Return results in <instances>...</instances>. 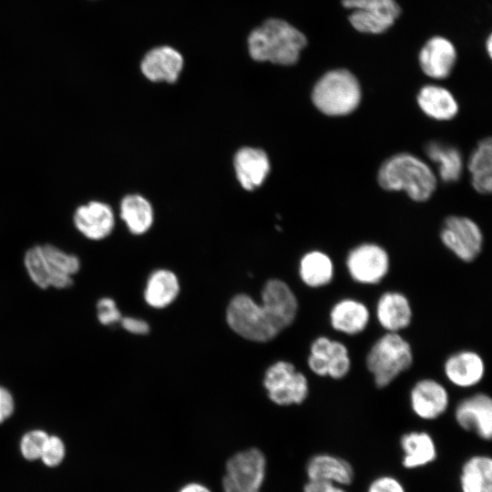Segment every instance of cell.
Here are the masks:
<instances>
[{"mask_svg": "<svg viewBox=\"0 0 492 492\" xmlns=\"http://www.w3.org/2000/svg\"><path fill=\"white\" fill-rule=\"evenodd\" d=\"M305 45L303 34L281 19L267 20L248 38L249 52L254 60L285 66L297 62Z\"/></svg>", "mask_w": 492, "mask_h": 492, "instance_id": "1", "label": "cell"}, {"mask_svg": "<svg viewBox=\"0 0 492 492\" xmlns=\"http://www.w3.org/2000/svg\"><path fill=\"white\" fill-rule=\"evenodd\" d=\"M378 182L386 190H404L415 201H425L436 188V178L421 159L399 153L386 159L379 169Z\"/></svg>", "mask_w": 492, "mask_h": 492, "instance_id": "2", "label": "cell"}, {"mask_svg": "<svg viewBox=\"0 0 492 492\" xmlns=\"http://www.w3.org/2000/svg\"><path fill=\"white\" fill-rule=\"evenodd\" d=\"M414 361L411 344L399 333L379 337L369 349L365 364L377 387L384 388L408 370Z\"/></svg>", "mask_w": 492, "mask_h": 492, "instance_id": "3", "label": "cell"}, {"mask_svg": "<svg viewBox=\"0 0 492 492\" xmlns=\"http://www.w3.org/2000/svg\"><path fill=\"white\" fill-rule=\"evenodd\" d=\"M312 99L322 113L328 116H344L358 107L361 100L360 85L350 71L332 70L315 84Z\"/></svg>", "mask_w": 492, "mask_h": 492, "instance_id": "4", "label": "cell"}, {"mask_svg": "<svg viewBox=\"0 0 492 492\" xmlns=\"http://www.w3.org/2000/svg\"><path fill=\"white\" fill-rule=\"evenodd\" d=\"M226 320L236 333L250 341L268 342L280 333L265 307L243 293L230 302Z\"/></svg>", "mask_w": 492, "mask_h": 492, "instance_id": "5", "label": "cell"}, {"mask_svg": "<svg viewBox=\"0 0 492 492\" xmlns=\"http://www.w3.org/2000/svg\"><path fill=\"white\" fill-rule=\"evenodd\" d=\"M263 384L269 398L279 405H301L309 394L307 377L287 361L272 364L265 373Z\"/></svg>", "mask_w": 492, "mask_h": 492, "instance_id": "6", "label": "cell"}, {"mask_svg": "<svg viewBox=\"0 0 492 492\" xmlns=\"http://www.w3.org/2000/svg\"><path fill=\"white\" fill-rule=\"evenodd\" d=\"M342 3L345 8L354 10L349 21L362 33H383L400 15V7L395 0H343Z\"/></svg>", "mask_w": 492, "mask_h": 492, "instance_id": "7", "label": "cell"}, {"mask_svg": "<svg viewBox=\"0 0 492 492\" xmlns=\"http://www.w3.org/2000/svg\"><path fill=\"white\" fill-rule=\"evenodd\" d=\"M307 364L318 376L339 380L348 374L352 362L349 350L343 343L322 335L312 343Z\"/></svg>", "mask_w": 492, "mask_h": 492, "instance_id": "8", "label": "cell"}, {"mask_svg": "<svg viewBox=\"0 0 492 492\" xmlns=\"http://www.w3.org/2000/svg\"><path fill=\"white\" fill-rule=\"evenodd\" d=\"M346 267L350 277L360 284H377L388 273L390 260L387 252L374 243H364L347 255Z\"/></svg>", "mask_w": 492, "mask_h": 492, "instance_id": "9", "label": "cell"}, {"mask_svg": "<svg viewBox=\"0 0 492 492\" xmlns=\"http://www.w3.org/2000/svg\"><path fill=\"white\" fill-rule=\"evenodd\" d=\"M440 236L445 246L463 261H472L482 249L483 236L478 225L466 217H448Z\"/></svg>", "mask_w": 492, "mask_h": 492, "instance_id": "10", "label": "cell"}, {"mask_svg": "<svg viewBox=\"0 0 492 492\" xmlns=\"http://www.w3.org/2000/svg\"><path fill=\"white\" fill-rule=\"evenodd\" d=\"M457 425L474 432L484 440L492 436V399L485 393H476L462 399L455 410Z\"/></svg>", "mask_w": 492, "mask_h": 492, "instance_id": "11", "label": "cell"}, {"mask_svg": "<svg viewBox=\"0 0 492 492\" xmlns=\"http://www.w3.org/2000/svg\"><path fill=\"white\" fill-rule=\"evenodd\" d=\"M266 473V459L261 451L249 448L232 456L226 463V475L236 486L259 491Z\"/></svg>", "mask_w": 492, "mask_h": 492, "instance_id": "12", "label": "cell"}, {"mask_svg": "<svg viewBox=\"0 0 492 492\" xmlns=\"http://www.w3.org/2000/svg\"><path fill=\"white\" fill-rule=\"evenodd\" d=\"M446 388L432 378L418 380L409 394L410 406L414 414L423 420L440 417L449 406Z\"/></svg>", "mask_w": 492, "mask_h": 492, "instance_id": "13", "label": "cell"}, {"mask_svg": "<svg viewBox=\"0 0 492 492\" xmlns=\"http://www.w3.org/2000/svg\"><path fill=\"white\" fill-rule=\"evenodd\" d=\"M261 299L279 332L292 324L297 313L298 302L287 283L277 279L268 281L261 291Z\"/></svg>", "mask_w": 492, "mask_h": 492, "instance_id": "14", "label": "cell"}, {"mask_svg": "<svg viewBox=\"0 0 492 492\" xmlns=\"http://www.w3.org/2000/svg\"><path fill=\"white\" fill-rule=\"evenodd\" d=\"M486 364L482 356L472 350H461L450 354L444 363V374L455 386L469 388L483 379Z\"/></svg>", "mask_w": 492, "mask_h": 492, "instance_id": "15", "label": "cell"}, {"mask_svg": "<svg viewBox=\"0 0 492 492\" xmlns=\"http://www.w3.org/2000/svg\"><path fill=\"white\" fill-rule=\"evenodd\" d=\"M76 228L89 240L108 237L115 225L111 207L101 201H89L77 207L73 217Z\"/></svg>", "mask_w": 492, "mask_h": 492, "instance_id": "16", "label": "cell"}, {"mask_svg": "<svg viewBox=\"0 0 492 492\" xmlns=\"http://www.w3.org/2000/svg\"><path fill=\"white\" fill-rule=\"evenodd\" d=\"M377 322L388 333H399L407 328L413 318V310L408 298L397 291H387L376 302Z\"/></svg>", "mask_w": 492, "mask_h": 492, "instance_id": "17", "label": "cell"}, {"mask_svg": "<svg viewBox=\"0 0 492 492\" xmlns=\"http://www.w3.org/2000/svg\"><path fill=\"white\" fill-rule=\"evenodd\" d=\"M371 313L365 303L354 298L337 301L329 312L332 328L341 333L356 335L368 326Z\"/></svg>", "mask_w": 492, "mask_h": 492, "instance_id": "18", "label": "cell"}, {"mask_svg": "<svg viewBox=\"0 0 492 492\" xmlns=\"http://www.w3.org/2000/svg\"><path fill=\"white\" fill-rule=\"evenodd\" d=\"M456 58L453 44L445 37L435 36L429 39L419 55L423 72L433 78H445L449 76Z\"/></svg>", "mask_w": 492, "mask_h": 492, "instance_id": "19", "label": "cell"}, {"mask_svg": "<svg viewBox=\"0 0 492 492\" xmlns=\"http://www.w3.org/2000/svg\"><path fill=\"white\" fill-rule=\"evenodd\" d=\"M234 169L241 187L252 190L261 186L268 176L270 161L263 150L245 147L235 154Z\"/></svg>", "mask_w": 492, "mask_h": 492, "instance_id": "20", "label": "cell"}, {"mask_svg": "<svg viewBox=\"0 0 492 492\" xmlns=\"http://www.w3.org/2000/svg\"><path fill=\"white\" fill-rule=\"evenodd\" d=\"M183 66L181 55L169 46L150 50L141 62V71L151 81L173 83Z\"/></svg>", "mask_w": 492, "mask_h": 492, "instance_id": "21", "label": "cell"}, {"mask_svg": "<svg viewBox=\"0 0 492 492\" xmlns=\"http://www.w3.org/2000/svg\"><path fill=\"white\" fill-rule=\"evenodd\" d=\"M306 475L308 480L329 481L345 487L353 483L354 471L347 460L323 453L309 459Z\"/></svg>", "mask_w": 492, "mask_h": 492, "instance_id": "22", "label": "cell"}, {"mask_svg": "<svg viewBox=\"0 0 492 492\" xmlns=\"http://www.w3.org/2000/svg\"><path fill=\"white\" fill-rule=\"evenodd\" d=\"M400 446L403 451L402 465L407 469L425 466L437 456L435 440L425 431L404 434L400 438Z\"/></svg>", "mask_w": 492, "mask_h": 492, "instance_id": "23", "label": "cell"}, {"mask_svg": "<svg viewBox=\"0 0 492 492\" xmlns=\"http://www.w3.org/2000/svg\"><path fill=\"white\" fill-rule=\"evenodd\" d=\"M461 492H492V459L476 455L467 458L459 476Z\"/></svg>", "mask_w": 492, "mask_h": 492, "instance_id": "24", "label": "cell"}, {"mask_svg": "<svg viewBox=\"0 0 492 492\" xmlns=\"http://www.w3.org/2000/svg\"><path fill=\"white\" fill-rule=\"evenodd\" d=\"M417 103L425 115L437 120H449L458 111L453 95L438 86L427 85L422 87L417 96Z\"/></svg>", "mask_w": 492, "mask_h": 492, "instance_id": "25", "label": "cell"}, {"mask_svg": "<svg viewBox=\"0 0 492 492\" xmlns=\"http://www.w3.org/2000/svg\"><path fill=\"white\" fill-rule=\"evenodd\" d=\"M41 247L51 272V286L64 289L72 285V275L76 274L80 268L79 259L52 244H45Z\"/></svg>", "mask_w": 492, "mask_h": 492, "instance_id": "26", "label": "cell"}, {"mask_svg": "<svg viewBox=\"0 0 492 492\" xmlns=\"http://www.w3.org/2000/svg\"><path fill=\"white\" fill-rule=\"evenodd\" d=\"M299 273L303 283L311 288L328 285L334 275L332 259L324 252L312 251L300 261Z\"/></svg>", "mask_w": 492, "mask_h": 492, "instance_id": "27", "label": "cell"}, {"mask_svg": "<svg viewBox=\"0 0 492 492\" xmlns=\"http://www.w3.org/2000/svg\"><path fill=\"white\" fill-rule=\"evenodd\" d=\"M179 284L177 276L169 270L155 271L149 278L144 292L145 301L154 308L169 305L178 296Z\"/></svg>", "mask_w": 492, "mask_h": 492, "instance_id": "28", "label": "cell"}, {"mask_svg": "<svg viewBox=\"0 0 492 492\" xmlns=\"http://www.w3.org/2000/svg\"><path fill=\"white\" fill-rule=\"evenodd\" d=\"M120 217L133 234H143L152 225L153 210L141 195L129 194L120 203Z\"/></svg>", "mask_w": 492, "mask_h": 492, "instance_id": "29", "label": "cell"}, {"mask_svg": "<svg viewBox=\"0 0 492 492\" xmlns=\"http://www.w3.org/2000/svg\"><path fill=\"white\" fill-rule=\"evenodd\" d=\"M491 157V138H487L478 143L468 161L472 185L477 192L482 194L489 193L492 189Z\"/></svg>", "mask_w": 492, "mask_h": 492, "instance_id": "30", "label": "cell"}, {"mask_svg": "<svg viewBox=\"0 0 492 492\" xmlns=\"http://www.w3.org/2000/svg\"><path fill=\"white\" fill-rule=\"evenodd\" d=\"M428 158L438 165L439 176L445 182L456 181L462 172L463 160L459 150L436 141L427 144Z\"/></svg>", "mask_w": 492, "mask_h": 492, "instance_id": "31", "label": "cell"}, {"mask_svg": "<svg viewBox=\"0 0 492 492\" xmlns=\"http://www.w3.org/2000/svg\"><path fill=\"white\" fill-rule=\"evenodd\" d=\"M24 262L27 273L35 284L42 289L51 286L52 276L41 245L30 248L26 252Z\"/></svg>", "mask_w": 492, "mask_h": 492, "instance_id": "32", "label": "cell"}, {"mask_svg": "<svg viewBox=\"0 0 492 492\" xmlns=\"http://www.w3.org/2000/svg\"><path fill=\"white\" fill-rule=\"evenodd\" d=\"M48 435L43 430L27 432L21 439L20 450L28 460L39 459Z\"/></svg>", "mask_w": 492, "mask_h": 492, "instance_id": "33", "label": "cell"}, {"mask_svg": "<svg viewBox=\"0 0 492 492\" xmlns=\"http://www.w3.org/2000/svg\"><path fill=\"white\" fill-rule=\"evenodd\" d=\"M65 456V446L62 440L55 436H48L40 459L48 466H56L59 465Z\"/></svg>", "mask_w": 492, "mask_h": 492, "instance_id": "34", "label": "cell"}, {"mask_svg": "<svg viewBox=\"0 0 492 492\" xmlns=\"http://www.w3.org/2000/svg\"><path fill=\"white\" fill-rule=\"evenodd\" d=\"M97 318L100 323L109 325L120 322L121 313L111 298H102L97 302Z\"/></svg>", "mask_w": 492, "mask_h": 492, "instance_id": "35", "label": "cell"}, {"mask_svg": "<svg viewBox=\"0 0 492 492\" xmlns=\"http://www.w3.org/2000/svg\"><path fill=\"white\" fill-rule=\"evenodd\" d=\"M367 492H406L404 485L395 477L381 476L369 485Z\"/></svg>", "mask_w": 492, "mask_h": 492, "instance_id": "36", "label": "cell"}, {"mask_svg": "<svg viewBox=\"0 0 492 492\" xmlns=\"http://www.w3.org/2000/svg\"><path fill=\"white\" fill-rule=\"evenodd\" d=\"M303 492H347L344 487L323 480H308Z\"/></svg>", "mask_w": 492, "mask_h": 492, "instance_id": "37", "label": "cell"}, {"mask_svg": "<svg viewBox=\"0 0 492 492\" xmlns=\"http://www.w3.org/2000/svg\"><path fill=\"white\" fill-rule=\"evenodd\" d=\"M15 409L12 394L5 387L0 386V424L11 416Z\"/></svg>", "mask_w": 492, "mask_h": 492, "instance_id": "38", "label": "cell"}, {"mask_svg": "<svg viewBox=\"0 0 492 492\" xmlns=\"http://www.w3.org/2000/svg\"><path fill=\"white\" fill-rule=\"evenodd\" d=\"M122 327L134 334H146L149 331V325L147 322L134 317H122L120 319Z\"/></svg>", "mask_w": 492, "mask_h": 492, "instance_id": "39", "label": "cell"}, {"mask_svg": "<svg viewBox=\"0 0 492 492\" xmlns=\"http://www.w3.org/2000/svg\"><path fill=\"white\" fill-rule=\"evenodd\" d=\"M222 487L223 492H259L241 488L233 484L227 477H224L222 479Z\"/></svg>", "mask_w": 492, "mask_h": 492, "instance_id": "40", "label": "cell"}, {"mask_svg": "<svg viewBox=\"0 0 492 492\" xmlns=\"http://www.w3.org/2000/svg\"><path fill=\"white\" fill-rule=\"evenodd\" d=\"M179 492H210L205 486L199 483H190L184 486Z\"/></svg>", "mask_w": 492, "mask_h": 492, "instance_id": "41", "label": "cell"}, {"mask_svg": "<svg viewBox=\"0 0 492 492\" xmlns=\"http://www.w3.org/2000/svg\"><path fill=\"white\" fill-rule=\"evenodd\" d=\"M487 48L488 55L491 56V52H492V37H491V36H489L488 38H487Z\"/></svg>", "mask_w": 492, "mask_h": 492, "instance_id": "42", "label": "cell"}]
</instances>
